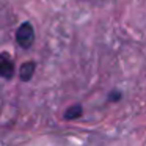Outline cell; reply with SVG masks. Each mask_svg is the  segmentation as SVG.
Returning a JSON list of instances; mask_svg holds the SVG:
<instances>
[{
	"instance_id": "1",
	"label": "cell",
	"mask_w": 146,
	"mask_h": 146,
	"mask_svg": "<svg viewBox=\"0 0 146 146\" xmlns=\"http://www.w3.org/2000/svg\"><path fill=\"white\" fill-rule=\"evenodd\" d=\"M16 42L22 49H30L35 42V29L30 22H24L16 30Z\"/></svg>"
},
{
	"instance_id": "2",
	"label": "cell",
	"mask_w": 146,
	"mask_h": 146,
	"mask_svg": "<svg viewBox=\"0 0 146 146\" xmlns=\"http://www.w3.org/2000/svg\"><path fill=\"white\" fill-rule=\"evenodd\" d=\"M14 71H16V68H14L13 58L7 52H2L0 54V77L10 80L14 76Z\"/></svg>"
},
{
	"instance_id": "3",
	"label": "cell",
	"mask_w": 146,
	"mask_h": 146,
	"mask_svg": "<svg viewBox=\"0 0 146 146\" xmlns=\"http://www.w3.org/2000/svg\"><path fill=\"white\" fill-rule=\"evenodd\" d=\"M35 69H36L35 61H25L19 69L21 80H22V82H29V80L33 77V74H35Z\"/></svg>"
},
{
	"instance_id": "4",
	"label": "cell",
	"mask_w": 146,
	"mask_h": 146,
	"mask_svg": "<svg viewBox=\"0 0 146 146\" xmlns=\"http://www.w3.org/2000/svg\"><path fill=\"white\" fill-rule=\"evenodd\" d=\"M82 107L80 105H72V107H69L66 110V113H64V119H76V118H79L80 115H82Z\"/></svg>"
},
{
	"instance_id": "5",
	"label": "cell",
	"mask_w": 146,
	"mask_h": 146,
	"mask_svg": "<svg viewBox=\"0 0 146 146\" xmlns=\"http://www.w3.org/2000/svg\"><path fill=\"white\" fill-rule=\"evenodd\" d=\"M119 98H121V93H118V91H113V93H111V96H110L111 101H118Z\"/></svg>"
}]
</instances>
